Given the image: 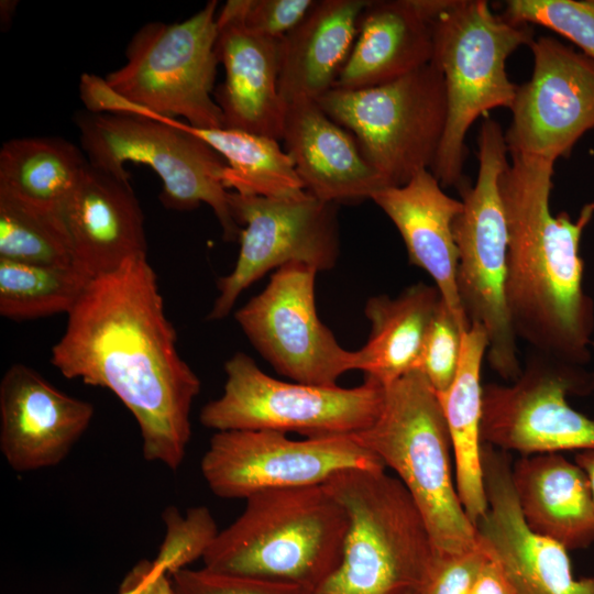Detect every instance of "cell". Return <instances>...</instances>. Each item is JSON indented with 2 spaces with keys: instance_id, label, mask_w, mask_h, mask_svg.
<instances>
[{
  "instance_id": "6da1fadb",
  "label": "cell",
  "mask_w": 594,
  "mask_h": 594,
  "mask_svg": "<svg viewBox=\"0 0 594 594\" xmlns=\"http://www.w3.org/2000/svg\"><path fill=\"white\" fill-rule=\"evenodd\" d=\"M50 361L66 378L108 388L122 402L139 425L146 461L172 471L183 464L201 382L178 353L147 257L89 280Z\"/></svg>"
},
{
  "instance_id": "7a4b0ae2",
  "label": "cell",
  "mask_w": 594,
  "mask_h": 594,
  "mask_svg": "<svg viewBox=\"0 0 594 594\" xmlns=\"http://www.w3.org/2000/svg\"><path fill=\"white\" fill-rule=\"evenodd\" d=\"M509 156L499 191L508 232L506 301L516 337L539 356L583 369L591 361L594 304L583 286L580 244L594 200L575 220L553 215L556 162Z\"/></svg>"
},
{
  "instance_id": "3957f363",
  "label": "cell",
  "mask_w": 594,
  "mask_h": 594,
  "mask_svg": "<svg viewBox=\"0 0 594 594\" xmlns=\"http://www.w3.org/2000/svg\"><path fill=\"white\" fill-rule=\"evenodd\" d=\"M245 502L243 513L206 551L205 568L317 592L342 559L343 507L323 485L264 491Z\"/></svg>"
},
{
  "instance_id": "277c9868",
  "label": "cell",
  "mask_w": 594,
  "mask_h": 594,
  "mask_svg": "<svg viewBox=\"0 0 594 594\" xmlns=\"http://www.w3.org/2000/svg\"><path fill=\"white\" fill-rule=\"evenodd\" d=\"M348 516L343 553L316 594H416L437 550L415 499L385 469H352L322 484Z\"/></svg>"
},
{
  "instance_id": "5b68a950",
  "label": "cell",
  "mask_w": 594,
  "mask_h": 594,
  "mask_svg": "<svg viewBox=\"0 0 594 594\" xmlns=\"http://www.w3.org/2000/svg\"><path fill=\"white\" fill-rule=\"evenodd\" d=\"M375 421L351 435L391 468L419 507L437 552L479 542L452 476V442L439 397L419 371L384 385Z\"/></svg>"
},
{
  "instance_id": "8992f818",
  "label": "cell",
  "mask_w": 594,
  "mask_h": 594,
  "mask_svg": "<svg viewBox=\"0 0 594 594\" xmlns=\"http://www.w3.org/2000/svg\"><path fill=\"white\" fill-rule=\"evenodd\" d=\"M528 24L495 14L485 0H446L433 20L432 63L440 69L447 97V122L431 172L442 187H458L471 125L495 108H512L517 85L506 61L534 41Z\"/></svg>"
},
{
  "instance_id": "52a82bcc",
  "label": "cell",
  "mask_w": 594,
  "mask_h": 594,
  "mask_svg": "<svg viewBox=\"0 0 594 594\" xmlns=\"http://www.w3.org/2000/svg\"><path fill=\"white\" fill-rule=\"evenodd\" d=\"M477 145L476 180L472 185L464 179L458 186L463 209L453 223L457 286L470 323L487 334L491 369L514 382L522 366L506 301L508 232L499 191L508 150L501 124L488 116L481 123Z\"/></svg>"
},
{
  "instance_id": "ba28073f",
  "label": "cell",
  "mask_w": 594,
  "mask_h": 594,
  "mask_svg": "<svg viewBox=\"0 0 594 594\" xmlns=\"http://www.w3.org/2000/svg\"><path fill=\"white\" fill-rule=\"evenodd\" d=\"M88 163L105 173L130 179L124 163L150 166L162 180L160 201L172 210L208 205L228 242L239 241L242 228L221 182L226 162L211 146L186 131L177 119H148L80 111L75 116Z\"/></svg>"
},
{
  "instance_id": "9c48e42d",
  "label": "cell",
  "mask_w": 594,
  "mask_h": 594,
  "mask_svg": "<svg viewBox=\"0 0 594 594\" xmlns=\"http://www.w3.org/2000/svg\"><path fill=\"white\" fill-rule=\"evenodd\" d=\"M316 101L353 135L386 187L431 169L448 113L443 76L432 62L380 86L333 88Z\"/></svg>"
},
{
  "instance_id": "30bf717a",
  "label": "cell",
  "mask_w": 594,
  "mask_h": 594,
  "mask_svg": "<svg viewBox=\"0 0 594 594\" xmlns=\"http://www.w3.org/2000/svg\"><path fill=\"white\" fill-rule=\"evenodd\" d=\"M222 394L200 411L216 431L273 430L306 438L349 436L370 427L384 402L385 386L366 377L355 387L284 382L263 372L243 352L224 364Z\"/></svg>"
},
{
  "instance_id": "8fae6325",
  "label": "cell",
  "mask_w": 594,
  "mask_h": 594,
  "mask_svg": "<svg viewBox=\"0 0 594 594\" xmlns=\"http://www.w3.org/2000/svg\"><path fill=\"white\" fill-rule=\"evenodd\" d=\"M218 1L176 23L148 22L127 46V63L105 78L157 119L182 117L199 129L223 128L212 97L219 61Z\"/></svg>"
},
{
  "instance_id": "7c38bea8",
  "label": "cell",
  "mask_w": 594,
  "mask_h": 594,
  "mask_svg": "<svg viewBox=\"0 0 594 594\" xmlns=\"http://www.w3.org/2000/svg\"><path fill=\"white\" fill-rule=\"evenodd\" d=\"M352 469L385 465L351 435L295 440L273 430L216 431L200 463L211 492L228 499L322 485Z\"/></svg>"
},
{
  "instance_id": "4fadbf2b",
  "label": "cell",
  "mask_w": 594,
  "mask_h": 594,
  "mask_svg": "<svg viewBox=\"0 0 594 594\" xmlns=\"http://www.w3.org/2000/svg\"><path fill=\"white\" fill-rule=\"evenodd\" d=\"M593 388L584 369L536 354L514 382L483 385L482 443L521 455L594 449V419L566 400Z\"/></svg>"
},
{
  "instance_id": "5bb4252c",
  "label": "cell",
  "mask_w": 594,
  "mask_h": 594,
  "mask_svg": "<svg viewBox=\"0 0 594 594\" xmlns=\"http://www.w3.org/2000/svg\"><path fill=\"white\" fill-rule=\"evenodd\" d=\"M229 204L242 228L233 270L218 279L219 295L208 320H220L237 299L267 272L299 262L331 270L339 255L337 205L309 193L294 198L244 196L229 191Z\"/></svg>"
},
{
  "instance_id": "9a60e30c",
  "label": "cell",
  "mask_w": 594,
  "mask_h": 594,
  "mask_svg": "<svg viewBox=\"0 0 594 594\" xmlns=\"http://www.w3.org/2000/svg\"><path fill=\"white\" fill-rule=\"evenodd\" d=\"M317 273L299 262L278 267L234 318L277 373L298 383L334 386L345 372L355 370L356 351L342 348L319 319Z\"/></svg>"
},
{
  "instance_id": "2e32d148",
  "label": "cell",
  "mask_w": 594,
  "mask_h": 594,
  "mask_svg": "<svg viewBox=\"0 0 594 594\" xmlns=\"http://www.w3.org/2000/svg\"><path fill=\"white\" fill-rule=\"evenodd\" d=\"M529 47L532 74L517 86L505 142L509 155L556 162L594 129V61L551 36Z\"/></svg>"
},
{
  "instance_id": "e0dca14e",
  "label": "cell",
  "mask_w": 594,
  "mask_h": 594,
  "mask_svg": "<svg viewBox=\"0 0 594 594\" xmlns=\"http://www.w3.org/2000/svg\"><path fill=\"white\" fill-rule=\"evenodd\" d=\"M487 512L476 522L479 540L519 594H594V576L575 579L559 542L526 524L513 486L507 452L483 443Z\"/></svg>"
},
{
  "instance_id": "ac0fdd59",
  "label": "cell",
  "mask_w": 594,
  "mask_h": 594,
  "mask_svg": "<svg viewBox=\"0 0 594 594\" xmlns=\"http://www.w3.org/2000/svg\"><path fill=\"white\" fill-rule=\"evenodd\" d=\"M94 415L91 403L59 391L25 364H13L0 382V451L16 472L56 466Z\"/></svg>"
},
{
  "instance_id": "d6986e66",
  "label": "cell",
  "mask_w": 594,
  "mask_h": 594,
  "mask_svg": "<svg viewBox=\"0 0 594 594\" xmlns=\"http://www.w3.org/2000/svg\"><path fill=\"white\" fill-rule=\"evenodd\" d=\"M73 265L92 279L147 257L144 215L130 179L88 163L65 212Z\"/></svg>"
},
{
  "instance_id": "ffe728a7",
  "label": "cell",
  "mask_w": 594,
  "mask_h": 594,
  "mask_svg": "<svg viewBox=\"0 0 594 594\" xmlns=\"http://www.w3.org/2000/svg\"><path fill=\"white\" fill-rule=\"evenodd\" d=\"M371 200L394 223L409 262L433 279L462 333L466 332L471 323L458 293V249L453 234V223L463 209L461 199L446 194L433 173L422 169L403 186L377 190Z\"/></svg>"
},
{
  "instance_id": "44dd1931",
  "label": "cell",
  "mask_w": 594,
  "mask_h": 594,
  "mask_svg": "<svg viewBox=\"0 0 594 594\" xmlns=\"http://www.w3.org/2000/svg\"><path fill=\"white\" fill-rule=\"evenodd\" d=\"M216 53L224 81L215 92L223 128L282 140L287 105L279 88L282 40L250 31L244 20L218 21Z\"/></svg>"
},
{
  "instance_id": "7402d4cb",
  "label": "cell",
  "mask_w": 594,
  "mask_h": 594,
  "mask_svg": "<svg viewBox=\"0 0 594 594\" xmlns=\"http://www.w3.org/2000/svg\"><path fill=\"white\" fill-rule=\"evenodd\" d=\"M282 141L306 191L322 201L356 204L386 188L353 135L316 100L287 105Z\"/></svg>"
},
{
  "instance_id": "603a6c76",
  "label": "cell",
  "mask_w": 594,
  "mask_h": 594,
  "mask_svg": "<svg viewBox=\"0 0 594 594\" xmlns=\"http://www.w3.org/2000/svg\"><path fill=\"white\" fill-rule=\"evenodd\" d=\"M444 3L446 0L369 1L334 88L380 86L431 63L433 20Z\"/></svg>"
},
{
  "instance_id": "cb8c5ba5",
  "label": "cell",
  "mask_w": 594,
  "mask_h": 594,
  "mask_svg": "<svg viewBox=\"0 0 594 594\" xmlns=\"http://www.w3.org/2000/svg\"><path fill=\"white\" fill-rule=\"evenodd\" d=\"M512 480L528 527L568 550L594 543V505L585 472L560 453L521 455Z\"/></svg>"
},
{
  "instance_id": "d4e9b609",
  "label": "cell",
  "mask_w": 594,
  "mask_h": 594,
  "mask_svg": "<svg viewBox=\"0 0 594 594\" xmlns=\"http://www.w3.org/2000/svg\"><path fill=\"white\" fill-rule=\"evenodd\" d=\"M370 0L316 1L282 40L279 92L286 105L317 100L334 88Z\"/></svg>"
},
{
  "instance_id": "484cf974",
  "label": "cell",
  "mask_w": 594,
  "mask_h": 594,
  "mask_svg": "<svg viewBox=\"0 0 594 594\" xmlns=\"http://www.w3.org/2000/svg\"><path fill=\"white\" fill-rule=\"evenodd\" d=\"M87 166L81 150L65 139H11L0 150V200L65 222Z\"/></svg>"
},
{
  "instance_id": "4316f807",
  "label": "cell",
  "mask_w": 594,
  "mask_h": 594,
  "mask_svg": "<svg viewBox=\"0 0 594 594\" xmlns=\"http://www.w3.org/2000/svg\"><path fill=\"white\" fill-rule=\"evenodd\" d=\"M487 345L483 327L471 324L462 336L457 376L451 387L438 395L452 442L458 495L474 525L487 512L481 455V370Z\"/></svg>"
},
{
  "instance_id": "83f0119b",
  "label": "cell",
  "mask_w": 594,
  "mask_h": 594,
  "mask_svg": "<svg viewBox=\"0 0 594 594\" xmlns=\"http://www.w3.org/2000/svg\"><path fill=\"white\" fill-rule=\"evenodd\" d=\"M440 300L437 287L425 283L411 285L394 298L371 297L364 310L371 334L356 350L355 370L383 385L416 371Z\"/></svg>"
},
{
  "instance_id": "f1b7e54d",
  "label": "cell",
  "mask_w": 594,
  "mask_h": 594,
  "mask_svg": "<svg viewBox=\"0 0 594 594\" xmlns=\"http://www.w3.org/2000/svg\"><path fill=\"white\" fill-rule=\"evenodd\" d=\"M226 162L221 182L244 196L294 198L306 193L294 163L278 140L226 128L199 129L180 121Z\"/></svg>"
},
{
  "instance_id": "f546056e",
  "label": "cell",
  "mask_w": 594,
  "mask_h": 594,
  "mask_svg": "<svg viewBox=\"0 0 594 594\" xmlns=\"http://www.w3.org/2000/svg\"><path fill=\"white\" fill-rule=\"evenodd\" d=\"M89 280L74 266L0 258V315L11 320L67 315Z\"/></svg>"
},
{
  "instance_id": "4dcf8cb0",
  "label": "cell",
  "mask_w": 594,
  "mask_h": 594,
  "mask_svg": "<svg viewBox=\"0 0 594 594\" xmlns=\"http://www.w3.org/2000/svg\"><path fill=\"white\" fill-rule=\"evenodd\" d=\"M0 258L46 266H74L65 222L0 200Z\"/></svg>"
},
{
  "instance_id": "1f68e13d",
  "label": "cell",
  "mask_w": 594,
  "mask_h": 594,
  "mask_svg": "<svg viewBox=\"0 0 594 594\" xmlns=\"http://www.w3.org/2000/svg\"><path fill=\"white\" fill-rule=\"evenodd\" d=\"M501 16L552 30L594 61V0H509Z\"/></svg>"
},
{
  "instance_id": "d6a6232c",
  "label": "cell",
  "mask_w": 594,
  "mask_h": 594,
  "mask_svg": "<svg viewBox=\"0 0 594 594\" xmlns=\"http://www.w3.org/2000/svg\"><path fill=\"white\" fill-rule=\"evenodd\" d=\"M162 519L166 532L153 562L168 575L202 559L219 532L211 512L205 506L190 507L184 515L175 506H168Z\"/></svg>"
},
{
  "instance_id": "836d02e7",
  "label": "cell",
  "mask_w": 594,
  "mask_h": 594,
  "mask_svg": "<svg viewBox=\"0 0 594 594\" xmlns=\"http://www.w3.org/2000/svg\"><path fill=\"white\" fill-rule=\"evenodd\" d=\"M462 336L455 318L441 298L426 334L416 369L427 378L437 395L444 394L457 376Z\"/></svg>"
},
{
  "instance_id": "e575fe53",
  "label": "cell",
  "mask_w": 594,
  "mask_h": 594,
  "mask_svg": "<svg viewBox=\"0 0 594 594\" xmlns=\"http://www.w3.org/2000/svg\"><path fill=\"white\" fill-rule=\"evenodd\" d=\"M174 594H316L305 586L219 573L206 569H182L169 575Z\"/></svg>"
},
{
  "instance_id": "d590c367",
  "label": "cell",
  "mask_w": 594,
  "mask_h": 594,
  "mask_svg": "<svg viewBox=\"0 0 594 594\" xmlns=\"http://www.w3.org/2000/svg\"><path fill=\"white\" fill-rule=\"evenodd\" d=\"M487 557L480 540L475 547L462 552H437L416 594H471L475 578Z\"/></svg>"
},
{
  "instance_id": "8d00e7d4",
  "label": "cell",
  "mask_w": 594,
  "mask_h": 594,
  "mask_svg": "<svg viewBox=\"0 0 594 594\" xmlns=\"http://www.w3.org/2000/svg\"><path fill=\"white\" fill-rule=\"evenodd\" d=\"M315 3V0H252L244 25L258 35L282 40Z\"/></svg>"
},
{
  "instance_id": "74e56055",
  "label": "cell",
  "mask_w": 594,
  "mask_h": 594,
  "mask_svg": "<svg viewBox=\"0 0 594 594\" xmlns=\"http://www.w3.org/2000/svg\"><path fill=\"white\" fill-rule=\"evenodd\" d=\"M79 96L86 107V111L91 113L155 119L152 112L132 102L113 89L107 82L106 78H101L95 74L84 73L80 76Z\"/></svg>"
},
{
  "instance_id": "f35d334b",
  "label": "cell",
  "mask_w": 594,
  "mask_h": 594,
  "mask_svg": "<svg viewBox=\"0 0 594 594\" xmlns=\"http://www.w3.org/2000/svg\"><path fill=\"white\" fill-rule=\"evenodd\" d=\"M471 594H519L502 566L490 554L481 566Z\"/></svg>"
},
{
  "instance_id": "ab89813d",
  "label": "cell",
  "mask_w": 594,
  "mask_h": 594,
  "mask_svg": "<svg viewBox=\"0 0 594 594\" xmlns=\"http://www.w3.org/2000/svg\"><path fill=\"white\" fill-rule=\"evenodd\" d=\"M132 570L139 579L136 594H174L168 573L153 560H142Z\"/></svg>"
},
{
  "instance_id": "60d3db41",
  "label": "cell",
  "mask_w": 594,
  "mask_h": 594,
  "mask_svg": "<svg viewBox=\"0 0 594 594\" xmlns=\"http://www.w3.org/2000/svg\"><path fill=\"white\" fill-rule=\"evenodd\" d=\"M575 463L587 476L594 505V449L580 451L575 457Z\"/></svg>"
},
{
  "instance_id": "b9f144b4",
  "label": "cell",
  "mask_w": 594,
  "mask_h": 594,
  "mask_svg": "<svg viewBox=\"0 0 594 594\" xmlns=\"http://www.w3.org/2000/svg\"><path fill=\"white\" fill-rule=\"evenodd\" d=\"M139 590V579L131 569L120 584L118 594H136Z\"/></svg>"
},
{
  "instance_id": "7bdbcfd3",
  "label": "cell",
  "mask_w": 594,
  "mask_h": 594,
  "mask_svg": "<svg viewBox=\"0 0 594 594\" xmlns=\"http://www.w3.org/2000/svg\"><path fill=\"white\" fill-rule=\"evenodd\" d=\"M18 1L2 0L0 2V15L2 23H9L14 14Z\"/></svg>"
},
{
  "instance_id": "ee69618b",
  "label": "cell",
  "mask_w": 594,
  "mask_h": 594,
  "mask_svg": "<svg viewBox=\"0 0 594 594\" xmlns=\"http://www.w3.org/2000/svg\"><path fill=\"white\" fill-rule=\"evenodd\" d=\"M592 348L594 349V341L592 342Z\"/></svg>"
}]
</instances>
